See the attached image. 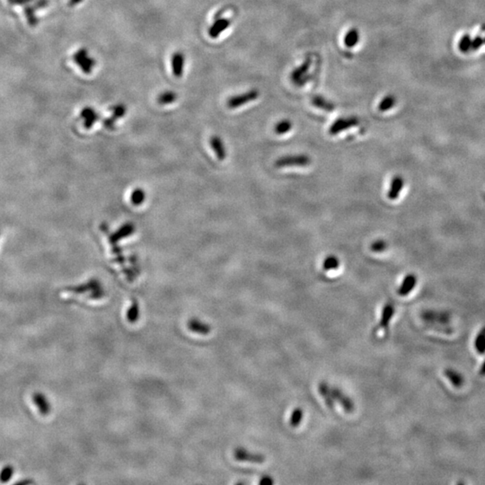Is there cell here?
Returning a JSON list of instances; mask_svg holds the SVG:
<instances>
[{
    "mask_svg": "<svg viewBox=\"0 0 485 485\" xmlns=\"http://www.w3.org/2000/svg\"><path fill=\"white\" fill-rule=\"evenodd\" d=\"M303 415H304V411L301 408H297L293 410L289 419V425L292 428H297L298 426L300 425V423L302 422Z\"/></svg>",
    "mask_w": 485,
    "mask_h": 485,
    "instance_id": "4dcf8cb0",
    "label": "cell"
},
{
    "mask_svg": "<svg viewBox=\"0 0 485 485\" xmlns=\"http://www.w3.org/2000/svg\"><path fill=\"white\" fill-rule=\"evenodd\" d=\"M396 104V98L394 94H387L381 100L378 105V110L380 112H387L390 109L394 108Z\"/></svg>",
    "mask_w": 485,
    "mask_h": 485,
    "instance_id": "cb8c5ba5",
    "label": "cell"
},
{
    "mask_svg": "<svg viewBox=\"0 0 485 485\" xmlns=\"http://www.w3.org/2000/svg\"><path fill=\"white\" fill-rule=\"evenodd\" d=\"M14 473H15V469L12 466L8 465V466L3 467L1 472H0V482L6 483V482L10 481Z\"/></svg>",
    "mask_w": 485,
    "mask_h": 485,
    "instance_id": "836d02e7",
    "label": "cell"
},
{
    "mask_svg": "<svg viewBox=\"0 0 485 485\" xmlns=\"http://www.w3.org/2000/svg\"><path fill=\"white\" fill-rule=\"evenodd\" d=\"M444 374L448 380L451 382L453 386H455V387L456 388H460L463 385V377H462V375L458 373L457 371L452 370V369H446L444 371Z\"/></svg>",
    "mask_w": 485,
    "mask_h": 485,
    "instance_id": "7402d4cb",
    "label": "cell"
},
{
    "mask_svg": "<svg viewBox=\"0 0 485 485\" xmlns=\"http://www.w3.org/2000/svg\"><path fill=\"white\" fill-rule=\"evenodd\" d=\"M394 314H395V306L393 305L392 303L385 304L384 307H383V310H382L380 323L378 325V328L383 329L384 331V330H387L388 325H389V323L394 317Z\"/></svg>",
    "mask_w": 485,
    "mask_h": 485,
    "instance_id": "2e32d148",
    "label": "cell"
},
{
    "mask_svg": "<svg viewBox=\"0 0 485 485\" xmlns=\"http://www.w3.org/2000/svg\"><path fill=\"white\" fill-rule=\"evenodd\" d=\"M311 64H312V60L308 57L299 67H296L295 69L291 72V82L293 83L296 86H303L309 81L311 77L308 74V72H309Z\"/></svg>",
    "mask_w": 485,
    "mask_h": 485,
    "instance_id": "3957f363",
    "label": "cell"
},
{
    "mask_svg": "<svg viewBox=\"0 0 485 485\" xmlns=\"http://www.w3.org/2000/svg\"><path fill=\"white\" fill-rule=\"evenodd\" d=\"M185 64V57L181 52H176L172 57V69L174 76L180 79L183 74Z\"/></svg>",
    "mask_w": 485,
    "mask_h": 485,
    "instance_id": "9a60e30c",
    "label": "cell"
},
{
    "mask_svg": "<svg viewBox=\"0 0 485 485\" xmlns=\"http://www.w3.org/2000/svg\"><path fill=\"white\" fill-rule=\"evenodd\" d=\"M82 1H84V0H69V1H68V6L72 8V7H75L77 5L80 4Z\"/></svg>",
    "mask_w": 485,
    "mask_h": 485,
    "instance_id": "f35d334b",
    "label": "cell"
},
{
    "mask_svg": "<svg viewBox=\"0 0 485 485\" xmlns=\"http://www.w3.org/2000/svg\"><path fill=\"white\" fill-rule=\"evenodd\" d=\"M235 460L240 462H249V463L262 464L265 462V456L258 453H252L247 451L245 448H236L234 453Z\"/></svg>",
    "mask_w": 485,
    "mask_h": 485,
    "instance_id": "52a82bcc",
    "label": "cell"
},
{
    "mask_svg": "<svg viewBox=\"0 0 485 485\" xmlns=\"http://www.w3.org/2000/svg\"><path fill=\"white\" fill-rule=\"evenodd\" d=\"M480 375H481V376H485V360L483 361V363H482L481 369H480Z\"/></svg>",
    "mask_w": 485,
    "mask_h": 485,
    "instance_id": "60d3db41",
    "label": "cell"
},
{
    "mask_svg": "<svg viewBox=\"0 0 485 485\" xmlns=\"http://www.w3.org/2000/svg\"><path fill=\"white\" fill-rule=\"evenodd\" d=\"M358 41H359V32L358 29L352 28L351 30L348 31L344 38V43L348 48H353L354 46L358 44Z\"/></svg>",
    "mask_w": 485,
    "mask_h": 485,
    "instance_id": "603a6c76",
    "label": "cell"
},
{
    "mask_svg": "<svg viewBox=\"0 0 485 485\" xmlns=\"http://www.w3.org/2000/svg\"><path fill=\"white\" fill-rule=\"evenodd\" d=\"M139 318V306L137 299H132L131 306L128 310L127 320L131 324H135Z\"/></svg>",
    "mask_w": 485,
    "mask_h": 485,
    "instance_id": "d4e9b609",
    "label": "cell"
},
{
    "mask_svg": "<svg viewBox=\"0 0 485 485\" xmlns=\"http://www.w3.org/2000/svg\"><path fill=\"white\" fill-rule=\"evenodd\" d=\"M474 347L479 354H484L485 353V326L479 332L475 341H474Z\"/></svg>",
    "mask_w": 485,
    "mask_h": 485,
    "instance_id": "83f0119b",
    "label": "cell"
},
{
    "mask_svg": "<svg viewBox=\"0 0 485 485\" xmlns=\"http://www.w3.org/2000/svg\"><path fill=\"white\" fill-rule=\"evenodd\" d=\"M231 21L228 18H216L212 26L209 27V35L213 39L219 37L225 30L230 27Z\"/></svg>",
    "mask_w": 485,
    "mask_h": 485,
    "instance_id": "4fadbf2b",
    "label": "cell"
},
{
    "mask_svg": "<svg viewBox=\"0 0 485 485\" xmlns=\"http://www.w3.org/2000/svg\"><path fill=\"white\" fill-rule=\"evenodd\" d=\"M403 185H404V180L403 177L400 176H395L390 183L387 193L388 199L391 201H396L399 198Z\"/></svg>",
    "mask_w": 485,
    "mask_h": 485,
    "instance_id": "30bf717a",
    "label": "cell"
},
{
    "mask_svg": "<svg viewBox=\"0 0 485 485\" xmlns=\"http://www.w3.org/2000/svg\"><path fill=\"white\" fill-rule=\"evenodd\" d=\"M30 1L32 0H15V5L22 6V5L28 4Z\"/></svg>",
    "mask_w": 485,
    "mask_h": 485,
    "instance_id": "ab89813d",
    "label": "cell"
},
{
    "mask_svg": "<svg viewBox=\"0 0 485 485\" xmlns=\"http://www.w3.org/2000/svg\"><path fill=\"white\" fill-rule=\"evenodd\" d=\"M80 116L84 119V126L86 129H91L99 119L98 113L91 107H85L83 109Z\"/></svg>",
    "mask_w": 485,
    "mask_h": 485,
    "instance_id": "d6986e66",
    "label": "cell"
},
{
    "mask_svg": "<svg viewBox=\"0 0 485 485\" xmlns=\"http://www.w3.org/2000/svg\"><path fill=\"white\" fill-rule=\"evenodd\" d=\"M177 99V94L173 91H165L164 93H160L157 97V102L158 104L162 105H170Z\"/></svg>",
    "mask_w": 485,
    "mask_h": 485,
    "instance_id": "4316f807",
    "label": "cell"
},
{
    "mask_svg": "<svg viewBox=\"0 0 485 485\" xmlns=\"http://www.w3.org/2000/svg\"><path fill=\"white\" fill-rule=\"evenodd\" d=\"M273 483H274V481L273 478L270 476H263L259 481V484L261 485H273Z\"/></svg>",
    "mask_w": 485,
    "mask_h": 485,
    "instance_id": "74e56055",
    "label": "cell"
},
{
    "mask_svg": "<svg viewBox=\"0 0 485 485\" xmlns=\"http://www.w3.org/2000/svg\"><path fill=\"white\" fill-rule=\"evenodd\" d=\"M293 124L289 119H282L274 126V132L277 135H284L290 131Z\"/></svg>",
    "mask_w": 485,
    "mask_h": 485,
    "instance_id": "484cf974",
    "label": "cell"
},
{
    "mask_svg": "<svg viewBox=\"0 0 485 485\" xmlns=\"http://www.w3.org/2000/svg\"><path fill=\"white\" fill-rule=\"evenodd\" d=\"M73 60L85 74L92 73L93 67L95 66V60L88 55V52L85 48H79V51L75 53Z\"/></svg>",
    "mask_w": 485,
    "mask_h": 485,
    "instance_id": "277c9868",
    "label": "cell"
},
{
    "mask_svg": "<svg viewBox=\"0 0 485 485\" xmlns=\"http://www.w3.org/2000/svg\"><path fill=\"white\" fill-rule=\"evenodd\" d=\"M25 15L27 16V22H28L31 27H35L37 26L38 20L36 15H35V9H34V7L27 6L25 8Z\"/></svg>",
    "mask_w": 485,
    "mask_h": 485,
    "instance_id": "d6a6232c",
    "label": "cell"
},
{
    "mask_svg": "<svg viewBox=\"0 0 485 485\" xmlns=\"http://www.w3.org/2000/svg\"><path fill=\"white\" fill-rule=\"evenodd\" d=\"M310 164H311L310 157L305 154H299V155H289V156L280 157L275 162V166L278 168L292 167V166L305 167V166H308Z\"/></svg>",
    "mask_w": 485,
    "mask_h": 485,
    "instance_id": "7a4b0ae2",
    "label": "cell"
},
{
    "mask_svg": "<svg viewBox=\"0 0 485 485\" xmlns=\"http://www.w3.org/2000/svg\"><path fill=\"white\" fill-rule=\"evenodd\" d=\"M187 327L191 332L198 333L201 335H208L209 332H211L210 325L200 321L197 318L190 319L187 323Z\"/></svg>",
    "mask_w": 485,
    "mask_h": 485,
    "instance_id": "5bb4252c",
    "label": "cell"
},
{
    "mask_svg": "<svg viewBox=\"0 0 485 485\" xmlns=\"http://www.w3.org/2000/svg\"><path fill=\"white\" fill-rule=\"evenodd\" d=\"M134 225L131 224V223L124 224L122 228L118 229V230L111 236V238H110L111 239V242L117 243L118 241H119L120 239L125 238V237H128V236L132 235V234L134 233Z\"/></svg>",
    "mask_w": 485,
    "mask_h": 485,
    "instance_id": "44dd1931",
    "label": "cell"
},
{
    "mask_svg": "<svg viewBox=\"0 0 485 485\" xmlns=\"http://www.w3.org/2000/svg\"><path fill=\"white\" fill-rule=\"evenodd\" d=\"M67 292L74 294H83L86 292H91L90 298L92 299H100L105 296V290L101 283L96 280H89L86 283L79 285L77 287H69L67 288Z\"/></svg>",
    "mask_w": 485,
    "mask_h": 485,
    "instance_id": "6da1fadb",
    "label": "cell"
},
{
    "mask_svg": "<svg viewBox=\"0 0 485 485\" xmlns=\"http://www.w3.org/2000/svg\"><path fill=\"white\" fill-rule=\"evenodd\" d=\"M332 392L336 402H338L342 405L346 413L351 414L354 411V403L350 397H348L339 388L332 387Z\"/></svg>",
    "mask_w": 485,
    "mask_h": 485,
    "instance_id": "ba28073f",
    "label": "cell"
},
{
    "mask_svg": "<svg viewBox=\"0 0 485 485\" xmlns=\"http://www.w3.org/2000/svg\"><path fill=\"white\" fill-rule=\"evenodd\" d=\"M8 2L10 5H15V0H8Z\"/></svg>",
    "mask_w": 485,
    "mask_h": 485,
    "instance_id": "b9f144b4",
    "label": "cell"
},
{
    "mask_svg": "<svg viewBox=\"0 0 485 485\" xmlns=\"http://www.w3.org/2000/svg\"><path fill=\"white\" fill-rule=\"evenodd\" d=\"M312 105L318 109H321L325 112H331L335 109V105L333 103L325 99V97L322 95H313L311 99Z\"/></svg>",
    "mask_w": 485,
    "mask_h": 485,
    "instance_id": "ffe728a7",
    "label": "cell"
},
{
    "mask_svg": "<svg viewBox=\"0 0 485 485\" xmlns=\"http://www.w3.org/2000/svg\"><path fill=\"white\" fill-rule=\"evenodd\" d=\"M260 95V93L257 89H252L246 93H240L237 95H234L228 99V108L236 109L241 107L243 105H247L248 103L256 100Z\"/></svg>",
    "mask_w": 485,
    "mask_h": 485,
    "instance_id": "5b68a950",
    "label": "cell"
},
{
    "mask_svg": "<svg viewBox=\"0 0 485 485\" xmlns=\"http://www.w3.org/2000/svg\"><path fill=\"white\" fill-rule=\"evenodd\" d=\"M416 284H417V277L415 276V274H413V273L407 274L406 276L404 277L403 282H402L398 290H397L398 295L401 296V297H405V296L409 295L413 289L416 287Z\"/></svg>",
    "mask_w": 485,
    "mask_h": 485,
    "instance_id": "8fae6325",
    "label": "cell"
},
{
    "mask_svg": "<svg viewBox=\"0 0 485 485\" xmlns=\"http://www.w3.org/2000/svg\"><path fill=\"white\" fill-rule=\"evenodd\" d=\"M47 6H48V0H37L33 7L36 10V9L45 8Z\"/></svg>",
    "mask_w": 485,
    "mask_h": 485,
    "instance_id": "8d00e7d4",
    "label": "cell"
},
{
    "mask_svg": "<svg viewBox=\"0 0 485 485\" xmlns=\"http://www.w3.org/2000/svg\"><path fill=\"white\" fill-rule=\"evenodd\" d=\"M359 124L357 117H343L336 119L335 122L329 128V133L332 136L338 135L341 132L344 131H347L349 129L356 127Z\"/></svg>",
    "mask_w": 485,
    "mask_h": 485,
    "instance_id": "8992f818",
    "label": "cell"
},
{
    "mask_svg": "<svg viewBox=\"0 0 485 485\" xmlns=\"http://www.w3.org/2000/svg\"><path fill=\"white\" fill-rule=\"evenodd\" d=\"M340 261L335 255H329L325 258L323 262V269L325 271H332L339 268Z\"/></svg>",
    "mask_w": 485,
    "mask_h": 485,
    "instance_id": "f1b7e54d",
    "label": "cell"
},
{
    "mask_svg": "<svg viewBox=\"0 0 485 485\" xmlns=\"http://www.w3.org/2000/svg\"><path fill=\"white\" fill-rule=\"evenodd\" d=\"M318 392L321 395L323 399L325 400V403L328 408L333 409L334 408V403L335 399L332 395V387L329 386V384L325 382H321L318 384Z\"/></svg>",
    "mask_w": 485,
    "mask_h": 485,
    "instance_id": "e0dca14e",
    "label": "cell"
},
{
    "mask_svg": "<svg viewBox=\"0 0 485 485\" xmlns=\"http://www.w3.org/2000/svg\"><path fill=\"white\" fill-rule=\"evenodd\" d=\"M209 144L211 146L213 151L216 154V157L220 160H224L227 157V150L222 139L217 136H213L209 139Z\"/></svg>",
    "mask_w": 485,
    "mask_h": 485,
    "instance_id": "ac0fdd59",
    "label": "cell"
},
{
    "mask_svg": "<svg viewBox=\"0 0 485 485\" xmlns=\"http://www.w3.org/2000/svg\"><path fill=\"white\" fill-rule=\"evenodd\" d=\"M472 44H473V39L471 38L469 34H465L459 41L458 48L460 52L462 53H469V52H472Z\"/></svg>",
    "mask_w": 485,
    "mask_h": 485,
    "instance_id": "f546056e",
    "label": "cell"
},
{
    "mask_svg": "<svg viewBox=\"0 0 485 485\" xmlns=\"http://www.w3.org/2000/svg\"><path fill=\"white\" fill-rule=\"evenodd\" d=\"M146 193L143 189L137 188L135 189L131 195V201L135 206H139L145 201Z\"/></svg>",
    "mask_w": 485,
    "mask_h": 485,
    "instance_id": "1f68e13d",
    "label": "cell"
},
{
    "mask_svg": "<svg viewBox=\"0 0 485 485\" xmlns=\"http://www.w3.org/2000/svg\"><path fill=\"white\" fill-rule=\"evenodd\" d=\"M33 400L42 416H48L51 414V410H52L51 403L48 402V398L43 394L35 393L33 396Z\"/></svg>",
    "mask_w": 485,
    "mask_h": 485,
    "instance_id": "7c38bea8",
    "label": "cell"
},
{
    "mask_svg": "<svg viewBox=\"0 0 485 485\" xmlns=\"http://www.w3.org/2000/svg\"><path fill=\"white\" fill-rule=\"evenodd\" d=\"M483 40H484V44H485V37L483 38Z\"/></svg>",
    "mask_w": 485,
    "mask_h": 485,
    "instance_id": "7bdbcfd3",
    "label": "cell"
},
{
    "mask_svg": "<svg viewBox=\"0 0 485 485\" xmlns=\"http://www.w3.org/2000/svg\"><path fill=\"white\" fill-rule=\"evenodd\" d=\"M387 247L388 244L386 241H384L383 239H378L372 243V245L370 246V249L374 253H383L387 249Z\"/></svg>",
    "mask_w": 485,
    "mask_h": 485,
    "instance_id": "e575fe53",
    "label": "cell"
},
{
    "mask_svg": "<svg viewBox=\"0 0 485 485\" xmlns=\"http://www.w3.org/2000/svg\"><path fill=\"white\" fill-rule=\"evenodd\" d=\"M484 44V40L481 36H476L473 39V44H472V51H476L478 48H481V46Z\"/></svg>",
    "mask_w": 485,
    "mask_h": 485,
    "instance_id": "d590c367",
    "label": "cell"
},
{
    "mask_svg": "<svg viewBox=\"0 0 485 485\" xmlns=\"http://www.w3.org/2000/svg\"><path fill=\"white\" fill-rule=\"evenodd\" d=\"M126 111H127V108L125 105H123V104H119V105H115L112 107V116L110 117L108 119H105L104 122V125L106 129L108 130H113L114 129V124H115L116 120L117 119H120L122 117H124L126 113Z\"/></svg>",
    "mask_w": 485,
    "mask_h": 485,
    "instance_id": "9c48e42d",
    "label": "cell"
}]
</instances>
